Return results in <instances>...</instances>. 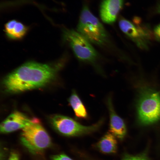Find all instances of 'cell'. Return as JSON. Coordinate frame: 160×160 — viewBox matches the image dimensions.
<instances>
[{
    "mask_svg": "<svg viewBox=\"0 0 160 160\" xmlns=\"http://www.w3.org/2000/svg\"><path fill=\"white\" fill-rule=\"evenodd\" d=\"M63 65L62 62L55 64L26 62L4 77V87L7 92L13 93L42 87L54 79Z\"/></svg>",
    "mask_w": 160,
    "mask_h": 160,
    "instance_id": "1",
    "label": "cell"
},
{
    "mask_svg": "<svg viewBox=\"0 0 160 160\" xmlns=\"http://www.w3.org/2000/svg\"><path fill=\"white\" fill-rule=\"evenodd\" d=\"M77 29V31L90 43L101 46L107 41L106 30L86 5L81 12Z\"/></svg>",
    "mask_w": 160,
    "mask_h": 160,
    "instance_id": "2",
    "label": "cell"
},
{
    "mask_svg": "<svg viewBox=\"0 0 160 160\" xmlns=\"http://www.w3.org/2000/svg\"><path fill=\"white\" fill-rule=\"evenodd\" d=\"M20 140L22 144L33 154L40 153L51 144L49 135L36 119H31L22 129Z\"/></svg>",
    "mask_w": 160,
    "mask_h": 160,
    "instance_id": "3",
    "label": "cell"
},
{
    "mask_svg": "<svg viewBox=\"0 0 160 160\" xmlns=\"http://www.w3.org/2000/svg\"><path fill=\"white\" fill-rule=\"evenodd\" d=\"M138 118L143 124H151L160 119V95L156 91L146 89L141 92L138 101Z\"/></svg>",
    "mask_w": 160,
    "mask_h": 160,
    "instance_id": "4",
    "label": "cell"
},
{
    "mask_svg": "<svg viewBox=\"0 0 160 160\" xmlns=\"http://www.w3.org/2000/svg\"><path fill=\"white\" fill-rule=\"evenodd\" d=\"M63 37L64 41L68 44L79 60L89 63L96 60L97 57L96 51L90 42L78 31L64 29Z\"/></svg>",
    "mask_w": 160,
    "mask_h": 160,
    "instance_id": "5",
    "label": "cell"
},
{
    "mask_svg": "<svg viewBox=\"0 0 160 160\" xmlns=\"http://www.w3.org/2000/svg\"><path fill=\"white\" fill-rule=\"evenodd\" d=\"M104 119L89 126H85L71 118L61 115L52 116L50 122L55 129L61 134L67 136H76L88 134L95 132L103 124Z\"/></svg>",
    "mask_w": 160,
    "mask_h": 160,
    "instance_id": "6",
    "label": "cell"
},
{
    "mask_svg": "<svg viewBox=\"0 0 160 160\" xmlns=\"http://www.w3.org/2000/svg\"><path fill=\"white\" fill-rule=\"evenodd\" d=\"M121 30L140 48L147 49L151 38V32L146 27L136 26L129 21L121 19L119 21Z\"/></svg>",
    "mask_w": 160,
    "mask_h": 160,
    "instance_id": "7",
    "label": "cell"
},
{
    "mask_svg": "<svg viewBox=\"0 0 160 160\" xmlns=\"http://www.w3.org/2000/svg\"><path fill=\"white\" fill-rule=\"evenodd\" d=\"M23 113L15 111L9 115L0 125V132L6 133L22 129L31 121Z\"/></svg>",
    "mask_w": 160,
    "mask_h": 160,
    "instance_id": "8",
    "label": "cell"
},
{
    "mask_svg": "<svg viewBox=\"0 0 160 160\" xmlns=\"http://www.w3.org/2000/svg\"><path fill=\"white\" fill-rule=\"evenodd\" d=\"M123 0H103L100 7V18L105 23H114L123 4Z\"/></svg>",
    "mask_w": 160,
    "mask_h": 160,
    "instance_id": "9",
    "label": "cell"
},
{
    "mask_svg": "<svg viewBox=\"0 0 160 160\" xmlns=\"http://www.w3.org/2000/svg\"><path fill=\"white\" fill-rule=\"evenodd\" d=\"M107 104L110 116V132L115 137L122 140L124 137L126 133V129L124 123L122 119L115 112L111 98L110 96L108 98Z\"/></svg>",
    "mask_w": 160,
    "mask_h": 160,
    "instance_id": "10",
    "label": "cell"
},
{
    "mask_svg": "<svg viewBox=\"0 0 160 160\" xmlns=\"http://www.w3.org/2000/svg\"><path fill=\"white\" fill-rule=\"evenodd\" d=\"M5 32L10 39L17 40L22 39L26 34L28 28L22 23L15 20H11L5 25Z\"/></svg>",
    "mask_w": 160,
    "mask_h": 160,
    "instance_id": "11",
    "label": "cell"
},
{
    "mask_svg": "<svg viewBox=\"0 0 160 160\" xmlns=\"http://www.w3.org/2000/svg\"><path fill=\"white\" fill-rule=\"evenodd\" d=\"M99 150L105 154H111L116 152L117 142L115 137L110 132L103 136L97 144Z\"/></svg>",
    "mask_w": 160,
    "mask_h": 160,
    "instance_id": "12",
    "label": "cell"
},
{
    "mask_svg": "<svg viewBox=\"0 0 160 160\" xmlns=\"http://www.w3.org/2000/svg\"><path fill=\"white\" fill-rule=\"evenodd\" d=\"M68 101L76 118L82 119L87 118L88 115L86 109L74 90L72 91Z\"/></svg>",
    "mask_w": 160,
    "mask_h": 160,
    "instance_id": "13",
    "label": "cell"
},
{
    "mask_svg": "<svg viewBox=\"0 0 160 160\" xmlns=\"http://www.w3.org/2000/svg\"><path fill=\"white\" fill-rule=\"evenodd\" d=\"M52 160H73L65 154H60L53 156L52 157Z\"/></svg>",
    "mask_w": 160,
    "mask_h": 160,
    "instance_id": "14",
    "label": "cell"
},
{
    "mask_svg": "<svg viewBox=\"0 0 160 160\" xmlns=\"http://www.w3.org/2000/svg\"><path fill=\"white\" fill-rule=\"evenodd\" d=\"M122 160H149L147 158L143 156H127Z\"/></svg>",
    "mask_w": 160,
    "mask_h": 160,
    "instance_id": "15",
    "label": "cell"
},
{
    "mask_svg": "<svg viewBox=\"0 0 160 160\" xmlns=\"http://www.w3.org/2000/svg\"><path fill=\"white\" fill-rule=\"evenodd\" d=\"M154 31V34L156 39L160 41V24L155 27Z\"/></svg>",
    "mask_w": 160,
    "mask_h": 160,
    "instance_id": "16",
    "label": "cell"
},
{
    "mask_svg": "<svg viewBox=\"0 0 160 160\" xmlns=\"http://www.w3.org/2000/svg\"><path fill=\"white\" fill-rule=\"evenodd\" d=\"M8 160H20L18 155L16 153H11Z\"/></svg>",
    "mask_w": 160,
    "mask_h": 160,
    "instance_id": "17",
    "label": "cell"
},
{
    "mask_svg": "<svg viewBox=\"0 0 160 160\" xmlns=\"http://www.w3.org/2000/svg\"><path fill=\"white\" fill-rule=\"evenodd\" d=\"M158 11L160 13V5L159 7V8H158Z\"/></svg>",
    "mask_w": 160,
    "mask_h": 160,
    "instance_id": "18",
    "label": "cell"
}]
</instances>
